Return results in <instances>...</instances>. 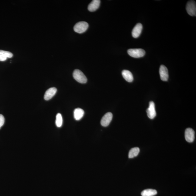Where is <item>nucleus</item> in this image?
<instances>
[{
	"instance_id": "10",
	"label": "nucleus",
	"mask_w": 196,
	"mask_h": 196,
	"mask_svg": "<svg viewBox=\"0 0 196 196\" xmlns=\"http://www.w3.org/2000/svg\"><path fill=\"white\" fill-rule=\"evenodd\" d=\"M57 91V89L55 87L49 88L45 92L44 99L47 101L50 100L55 95Z\"/></svg>"
},
{
	"instance_id": "4",
	"label": "nucleus",
	"mask_w": 196,
	"mask_h": 196,
	"mask_svg": "<svg viewBox=\"0 0 196 196\" xmlns=\"http://www.w3.org/2000/svg\"><path fill=\"white\" fill-rule=\"evenodd\" d=\"M186 9L188 14L191 16L196 15V5L194 1H188L187 3Z\"/></svg>"
},
{
	"instance_id": "14",
	"label": "nucleus",
	"mask_w": 196,
	"mask_h": 196,
	"mask_svg": "<svg viewBox=\"0 0 196 196\" xmlns=\"http://www.w3.org/2000/svg\"><path fill=\"white\" fill-rule=\"evenodd\" d=\"M84 111L82 109L77 108L74 111V117L76 120L79 121L84 116Z\"/></svg>"
},
{
	"instance_id": "7",
	"label": "nucleus",
	"mask_w": 196,
	"mask_h": 196,
	"mask_svg": "<svg viewBox=\"0 0 196 196\" xmlns=\"http://www.w3.org/2000/svg\"><path fill=\"white\" fill-rule=\"evenodd\" d=\"M112 114L111 112L107 113L102 118L101 121V124L103 127H107L109 125L110 123L112 121Z\"/></svg>"
},
{
	"instance_id": "11",
	"label": "nucleus",
	"mask_w": 196,
	"mask_h": 196,
	"mask_svg": "<svg viewBox=\"0 0 196 196\" xmlns=\"http://www.w3.org/2000/svg\"><path fill=\"white\" fill-rule=\"evenodd\" d=\"M101 1L100 0H93L88 6V10L90 12L96 11L100 6Z\"/></svg>"
},
{
	"instance_id": "9",
	"label": "nucleus",
	"mask_w": 196,
	"mask_h": 196,
	"mask_svg": "<svg viewBox=\"0 0 196 196\" xmlns=\"http://www.w3.org/2000/svg\"><path fill=\"white\" fill-rule=\"evenodd\" d=\"M143 29V26L141 24L139 23L137 24L133 29L132 31L133 37L136 38L140 36Z\"/></svg>"
},
{
	"instance_id": "1",
	"label": "nucleus",
	"mask_w": 196,
	"mask_h": 196,
	"mask_svg": "<svg viewBox=\"0 0 196 196\" xmlns=\"http://www.w3.org/2000/svg\"><path fill=\"white\" fill-rule=\"evenodd\" d=\"M73 76L74 79L79 83L85 84L87 82V77L80 70L75 69L73 72Z\"/></svg>"
},
{
	"instance_id": "12",
	"label": "nucleus",
	"mask_w": 196,
	"mask_h": 196,
	"mask_svg": "<svg viewBox=\"0 0 196 196\" xmlns=\"http://www.w3.org/2000/svg\"><path fill=\"white\" fill-rule=\"evenodd\" d=\"M13 56V53L11 52L0 50V61H6L7 58H11Z\"/></svg>"
},
{
	"instance_id": "3",
	"label": "nucleus",
	"mask_w": 196,
	"mask_h": 196,
	"mask_svg": "<svg viewBox=\"0 0 196 196\" xmlns=\"http://www.w3.org/2000/svg\"><path fill=\"white\" fill-rule=\"evenodd\" d=\"M127 53L131 57L134 58H140L143 57L145 54V51L143 49H130L127 50Z\"/></svg>"
},
{
	"instance_id": "18",
	"label": "nucleus",
	"mask_w": 196,
	"mask_h": 196,
	"mask_svg": "<svg viewBox=\"0 0 196 196\" xmlns=\"http://www.w3.org/2000/svg\"><path fill=\"white\" fill-rule=\"evenodd\" d=\"M5 119L4 116L0 114V129L3 125L5 123Z\"/></svg>"
},
{
	"instance_id": "2",
	"label": "nucleus",
	"mask_w": 196,
	"mask_h": 196,
	"mask_svg": "<svg viewBox=\"0 0 196 196\" xmlns=\"http://www.w3.org/2000/svg\"><path fill=\"white\" fill-rule=\"evenodd\" d=\"M88 24L85 21H80L77 23L74 27L73 29L75 32L79 33H84L88 29Z\"/></svg>"
},
{
	"instance_id": "8",
	"label": "nucleus",
	"mask_w": 196,
	"mask_h": 196,
	"mask_svg": "<svg viewBox=\"0 0 196 196\" xmlns=\"http://www.w3.org/2000/svg\"><path fill=\"white\" fill-rule=\"evenodd\" d=\"M185 138L187 141L191 143L195 139V132L192 129L188 128L185 131Z\"/></svg>"
},
{
	"instance_id": "13",
	"label": "nucleus",
	"mask_w": 196,
	"mask_h": 196,
	"mask_svg": "<svg viewBox=\"0 0 196 196\" xmlns=\"http://www.w3.org/2000/svg\"><path fill=\"white\" fill-rule=\"evenodd\" d=\"M122 74L123 78L128 82L131 83L133 80V75L130 71L127 70H124L122 71Z\"/></svg>"
},
{
	"instance_id": "6",
	"label": "nucleus",
	"mask_w": 196,
	"mask_h": 196,
	"mask_svg": "<svg viewBox=\"0 0 196 196\" xmlns=\"http://www.w3.org/2000/svg\"><path fill=\"white\" fill-rule=\"evenodd\" d=\"M159 74L162 81H167L169 79V73L167 68L164 65H162L159 68Z\"/></svg>"
},
{
	"instance_id": "17",
	"label": "nucleus",
	"mask_w": 196,
	"mask_h": 196,
	"mask_svg": "<svg viewBox=\"0 0 196 196\" xmlns=\"http://www.w3.org/2000/svg\"><path fill=\"white\" fill-rule=\"evenodd\" d=\"M55 123L57 127H61L63 124V118L61 114L58 113L56 116Z\"/></svg>"
},
{
	"instance_id": "5",
	"label": "nucleus",
	"mask_w": 196,
	"mask_h": 196,
	"mask_svg": "<svg viewBox=\"0 0 196 196\" xmlns=\"http://www.w3.org/2000/svg\"><path fill=\"white\" fill-rule=\"evenodd\" d=\"M147 116L150 119H154L156 115V112L155 109V104L153 102L151 101L149 103V107L147 110Z\"/></svg>"
},
{
	"instance_id": "15",
	"label": "nucleus",
	"mask_w": 196,
	"mask_h": 196,
	"mask_svg": "<svg viewBox=\"0 0 196 196\" xmlns=\"http://www.w3.org/2000/svg\"><path fill=\"white\" fill-rule=\"evenodd\" d=\"M157 194V191L152 189H147L143 190L141 193L142 196H153Z\"/></svg>"
},
{
	"instance_id": "16",
	"label": "nucleus",
	"mask_w": 196,
	"mask_h": 196,
	"mask_svg": "<svg viewBox=\"0 0 196 196\" xmlns=\"http://www.w3.org/2000/svg\"><path fill=\"white\" fill-rule=\"evenodd\" d=\"M140 149L138 147H134L130 150L129 153V158H132L137 157L139 154Z\"/></svg>"
}]
</instances>
